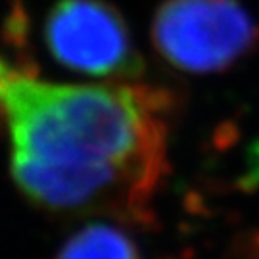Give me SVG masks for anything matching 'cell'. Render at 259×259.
<instances>
[{
	"label": "cell",
	"instance_id": "4",
	"mask_svg": "<svg viewBox=\"0 0 259 259\" xmlns=\"http://www.w3.org/2000/svg\"><path fill=\"white\" fill-rule=\"evenodd\" d=\"M54 259H142L125 231L108 223H91L71 234Z\"/></svg>",
	"mask_w": 259,
	"mask_h": 259
},
{
	"label": "cell",
	"instance_id": "2",
	"mask_svg": "<svg viewBox=\"0 0 259 259\" xmlns=\"http://www.w3.org/2000/svg\"><path fill=\"white\" fill-rule=\"evenodd\" d=\"M257 40V25L238 0H165L152 21L157 54L188 73L227 69Z\"/></svg>",
	"mask_w": 259,
	"mask_h": 259
},
{
	"label": "cell",
	"instance_id": "1",
	"mask_svg": "<svg viewBox=\"0 0 259 259\" xmlns=\"http://www.w3.org/2000/svg\"><path fill=\"white\" fill-rule=\"evenodd\" d=\"M0 137L33 205L131 217L165 171V98L129 81L62 83L0 54Z\"/></svg>",
	"mask_w": 259,
	"mask_h": 259
},
{
	"label": "cell",
	"instance_id": "3",
	"mask_svg": "<svg viewBox=\"0 0 259 259\" xmlns=\"http://www.w3.org/2000/svg\"><path fill=\"white\" fill-rule=\"evenodd\" d=\"M50 58L75 73L131 81L142 73L125 19L104 0H56L42 23Z\"/></svg>",
	"mask_w": 259,
	"mask_h": 259
}]
</instances>
